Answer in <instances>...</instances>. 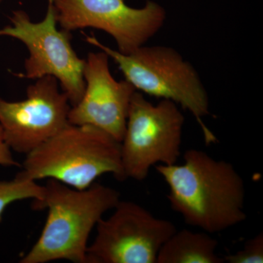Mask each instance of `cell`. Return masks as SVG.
Returning a JSON list of instances; mask_svg holds the SVG:
<instances>
[{"label":"cell","mask_w":263,"mask_h":263,"mask_svg":"<svg viewBox=\"0 0 263 263\" xmlns=\"http://www.w3.org/2000/svg\"><path fill=\"white\" fill-rule=\"evenodd\" d=\"M10 19V24L0 29V37L18 40L29 51L24 74L20 76L32 80L53 76L68 98L71 107L79 103L85 90V60L72 48L70 32L57 28L53 0H48L46 16L41 22H32L21 10L13 12Z\"/></svg>","instance_id":"6"},{"label":"cell","mask_w":263,"mask_h":263,"mask_svg":"<svg viewBox=\"0 0 263 263\" xmlns=\"http://www.w3.org/2000/svg\"><path fill=\"white\" fill-rule=\"evenodd\" d=\"M10 147L7 144L3 136V129L0 126V165L4 167H16L21 166L15 160Z\"/></svg>","instance_id":"14"},{"label":"cell","mask_w":263,"mask_h":263,"mask_svg":"<svg viewBox=\"0 0 263 263\" xmlns=\"http://www.w3.org/2000/svg\"><path fill=\"white\" fill-rule=\"evenodd\" d=\"M57 23L71 32L94 28L108 33L121 53L127 54L144 46L166 19L165 10L153 1L134 8L124 0H53Z\"/></svg>","instance_id":"8"},{"label":"cell","mask_w":263,"mask_h":263,"mask_svg":"<svg viewBox=\"0 0 263 263\" xmlns=\"http://www.w3.org/2000/svg\"><path fill=\"white\" fill-rule=\"evenodd\" d=\"M105 52H90L85 60V90L79 103L71 107L70 124L98 127L122 141L132 98L137 90L127 81L111 75Z\"/></svg>","instance_id":"10"},{"label":"cell","mask_w":263,"mask_h":263,"mask_svg":"<svg viewBox=\"0 0 263 263\" xmlns=\"http://www.w3.org/2000/svg\"><path fill=\"white\" fill-rule=\"evenodd\" d=\"M43 186L31 180L21 179L15 176L10 181H0V223L8 205L26 199L41 200L43 195Z\"/></svg>","instance_id":"12"},{"label":"cell","mask_w":263,"mask_h":263,"mask_svg":"<svg viewBox=\"0 0 263 263\" xmlns=\"http://www.w3.org/2000/svg\"><path fill=\"white\" fill-rule=\"evenodd\" d=\"M114 210L97 224L88 263H157L160 249L177 230L174 223L133 201L120 200Z\"/></svg>","instance_id":"7"},{"label":"cell","mask_w":263,"mask_h":263,"mask_svg":"<svg viewBox=\"0 0 263 263\" xmlns=\"http://www.w3.org/2000/svg\"><path fill=\"white\" fill-rule=\"evenodd\" d=\"M184 117L179 105L168 100L157 105L136 91L132 98L121 141L125 179L142 181L156 164H176L181 156Z\"/></svg>","instance_id":"5"},{"label":"cell","mask_w":263,"mask_h":263,"mask_svg":"<svg viewBox=\"0 0 263 263\" xmlns=\"http://www.w3.org/2000/svg\"><path fill=\"white\" fill-rule=\"evenodd\" d=\"M2 1H3V0H0V4H1Z\"/></svg>","instance_id":"15"},{"label":"cell","mask_w":263,"mask_h":263,"mask_svg":"<svg viewBox=\"0 0 263 263\" xmlns=\"http://www.w3.org/2000/svg\"><path fill=\"white\" fill-rule=\"evenodd\" d=\"M86 41L105 52L137 91L174 102L193 114L206 144L217 141L203 122V118L210 114L206 89L195 67L174 48L143 46L124 54L105 46L95 36L86 35Z\"/></svg>","instance_id":"4"},{"label":"cell","mask_w":263,"mask_h":263,"mask_svg":"<svg viewBox=\"0 0 263 263\" xmlns=\"http://www.w3.org/2000/svg\"><path fill=\"white\" fill-rule=\"evenodd\" d=\"M125 180L121 142L98 127L69 123L51 138L26 155L21 179H56L85 190L104 174Z\"/></svg>","instance_id":"3"},{"label":"cell","mask_w":263,"mask_h":263,"mask_svg":"<svg viewBox=\"0 0 263 263\" xmlns=\"http://www.w3.org/2000/svg\"><path fill=\"white\" fill-rule=\"evenodd\" d=\"M43 189L42 198L33 200L32 208L47 209L46 224L20 263H88L89 235L104 214L120 201V193L101 183L77 190L53 179H48Z\"/></svg>","instance_id":"2"},{"label":"cell","mask_w":263,"mask_h":263,"mask_svg":"<svg viewBox=\"0 0 263 263\" xmlns=\"http://www.w3.org/2000/svg\"><path fill=\"white\" fill-rule=\"evenodd\" d=\"M56 78L44 76L27 88V98H0V126L10 149L27 155L69 124V99Z\"/></svg>","instance_id":"9"},{"label":"cell","mask_w":263,"mask_h":263,"mask_svg":"<svg viewBox=\"0 0 263 263\" xmlns=\"http://www.w3.org/2000/svg\"><path fill=\"white\" fill-rule=\"evenodd\" d=\"M181 164H159L168 185L170 205L189 226L212 234L246 220L245 181L233 164L189 149Z\"/></svg>","instance_id":"1"},{"label":"cell","mask_w":263,"mask_h":263,"mask_svg":"<svg viewBox=\"0 0 263 263\" xmlns=\"http://www.w3.org/2000/svg\"><path fill=\"white\" fill-rule=\"evenodd\" d=\"M224 262H263V233L261 232L246 242L243 248L224 257Z\"/></svg>","instance_id":"13"},{"label":"cell","mask_w":263,"mask_h":263,"mask_svg":"<svg viewBox=\"0 0 263 263\" xmlns=\"http://www.w3.org/2000/svg\"><path fill=\"white\" fill-rule=\"evenodd\" d=\"M218 245L205 232L176 230L160 249L157 263H224L216 254Z\"/></svg>","instance_id":"11"}]
</instances>
